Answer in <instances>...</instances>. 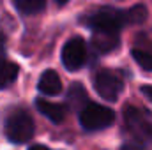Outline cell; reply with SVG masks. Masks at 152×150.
I'll return each mask as SVG.
<instances>
[{
    "instance_id": "1",
    "label": "cell",
    "mask_w": 152,
    "mask_h": 150,
    "mask_svg": "<svg viewBox=\"0 0 152 150\" xmlns=\"http://www.w3.org/2000/svg\"><path fill=\"white\" fill-rule=\"evenodd\" d=\"M85 25L94 32L118 34V30L122 27L129 25L127 11H120V9H113V7H101L85 18Z\"/></svg>"
},
{
    "instance_id": "7",
    "label": "cell",
    "mask_w": 152,
    "mask_h": 150,
    "mask_svg": "<svg viewBox=\"0 0 152 150\" xmlns=\"http://www.w3.org/2000/svg\"><path fill=\"white\" fill-rule=\"evenodd\" d=\"M37 88L39 92L44 94V95H58L62 92V81H60V78H58V74L55 71L48 69L39 78Z\"/></svg>"
},
{
    "instance_id": "2",
    "label": "cell",
    "mask_w": 152,
    "mask_h": 150,
    "mask_svg": "<svg viewBox=\"0 0 152 150\" xmlns=\"http://www.w3.org/2000/svg\"><path fill=\"white\" fill-rule=\"evenodd\" d=\"M36 125L32 117L23 110H16L5 120V136L11 143H27L34 136Z\"/></svg>"
},
{
    "instance_id": "16",
    "label": "cell",
    "mask_w": 152,
    "mask_h": 150,
    "mask_svg": "<svg viewBox=\"0 0 152 150\" xmlns=\"http://www.w3.org/2000/svg\"><path fill=\"white\" fill-rule=\"evenodd\" d=\"M122 150H143V147H142V143L134 141V143H126L122 147Z\"/></svg>"
},
{
    "instance_id": "4",
    "label": "cell",
    "mask_w": 152,
    "mask_h": 150,
    "mask_svg": "<svg viewBox=\"0 0 152 150\" xmlns=\"http://www.w3.org/2000/svg\"><path fill=\"white\" fill-rule=\"evenodd\" d=\"M122 87V78L112 71H99L94 78V88L104 101H117Z\"/></svg>"
},
{
    "instance_id": "8",
    "label": "cell",
    "mask_w": 152,
    "mask_h": 150,
    "mask_svg": "<svg viewBox=\"0 0 152 150\" xmlns=\"http://www.w3.org/2000/svg\"><path fill=\"white\" fill-rule=\"evenodd\" d=\"M36 106L53 124H62L66 118V108L62 104H55V103H50L46 99H36Z\"/></svg>"
},
{
    "instance_id": "6",
    "label": "cell",
    "mask_w": 152,
    "mask_h": 150,
    "mask_svg": "<svg viewBox=\"0 0 152 150\" xmlns=\"http://www.w3.org/2000/svg\"><path fill=\"white\" fill-rule=\"evenodd\" d=\"M124 120H126L127 127L131 129V133H134L136 136L152 138V122L142 110H138L134 106H126Z\"/></svg>"
},
{
    "instance_id": "10",
    "label": "cell",
    "mask_w": 152,
    "mask_h": 150,
    "mask_svg": "<svg viewBox=\"0 0 152 150\" xmlns=\"http://www.w3.org/2000/svg\"><path fill=\"white\" fill-rule=\"evenodd\" d=\"M18 66L14 62H0V88L9 87L18 78Z\"/></svg>"
},
{
    "instance_id": "17",
    "label": "cell",
    "mask_w": 152,
    "mask_h": 150,
    "mask_svg": "<svg viewBox=\"0 0 152 150\" xmlns=\"http://www.w3.org/2000/svg\"><path fill=\"white\" fill-rule=\"evenodd\" d=\"M28 150H51V149H48V147H44V145H32Z\"/></svg>"
},
{
    "instance_id": "9",
    "label": "cell",
    "mask_w": 152,
    "mask_h": 150,
    "mask_svg": "<svg viewBox=\"0 0 152 150\" xmlns=\"http://www.w3.org/2000/svg\"><path fill=\"white\" fill-rule=\"evenodd\" d=\"M94 48L99 53H110L120 44V37L118 34H106V32H94V39H92Z\"/></svg>"
},
{
    "instance_id": "3",
    "label": "cell",
    "mask_w": 152,
    "mask_h": 150,
    "mask_svg": "<svg viewBox=\"0 0 152 150\" xmlns=\"http://www.w3.org/2000/svg\"><path fill=\"white\" fill-rule=\"evenodd\" d=\"M115 120L113 110L97 104V103H88L85 108L80 110V124L85 131H101L112 125Z\"/></svg>"
},
{
    "instance_id": "14",
    "label": "cell",
    "mask_w": 152,
    "mask_h": 150,
    "mask_svg": "<svg viewBox=\"0 0 152 150\" xmlns=\"http://www.w3.org/2000/svg\"><path fill=\"white\" fill-rule=\"evenodd\" d=\"M133 58L136 60V64L145 69V71H152V51L151 50H143V48H133L131 50Z\"/></svg>"
},
{
    "instance_id": "18",
    "label": "cell",
    "mask_w": 152,
    "mask_h": 150,
    "mask_svg": "<svg viewBox=\"0 0 152 150\" xmlns=\"http://www.w3.org/2000/svg\"><path fill=\"white\" fill-rule=\"evenodd\" d=\"M55 2H57V4H60V5H64V4H67L69 0H55Z\"/></svg>"
},
{
    "instance_id": "12",
    "label": "cell",
    "mask_w": 152,
    "mask_h": 150,
    "mask_svg": "<svg viewBox=\"0 0 152 150\" xmlns=\"http://www.w3.org/2000/svg\"><path fill=\"white\" fill-rule=\"evenodd\" d=\"M14 5L23 14H37L46 7V0H14Z\"/></svg>"
},
{
    "instance_id": "13",
    "label": "cell",
    "mask_w": 152,
    "mask_h": 150,
    "mask_svg": "<svg viewBox=\"0 0 152 150\" xmlns=\"http://www.w3.org/2000/svg\"><path fill=\"white\" fill-rule=\"evenodd\" d=\"M126 11H127L129 25H140L149 18V11H147V7L143 4H136V5H133V7L126 9Z\"/></svg>"
},
{
    "instance_id": "11",
    "label": "cell",
    "mask_w": 152,
    "mask_h": 150,
    "mask_svg": "<svg viewBox=\"0 0 152 150\" xmlns=\"http://www.w3.org/2000/svg\"><path fill=\"white\" fill-rule=\"evenodd\" d=\"M67 101L73 108H80V106H87V94H85V88L80 85V83H73L71 88H69V94H67Z\"/></svg>"
},
{
    "instance_id": "15",
    "label": "cell",
    "mask_w": 152,
    "mask_h": 150,
    "mask_svg": "<svg viewBox=\"0 0 152 150\" xmlns=\"http://www.w3.org/2000/svg\"><path fill=\"white\" fill-rule=\"evenodd\" d=\"M140 90H142V94H143V95H145V97L152 103V85H143Z\"/></svg>"
},
{
    "instance_id": "5",
    "label": "cell",
    "mask_w": 152,
    "mask_h": 150,
    "mask_svg": "<svg viewBox=\"0 0 152 150\" xmlns=\"http://www.w3.org/2000/svg\"><path fill=\"white\" fill-rule=\"evenodd\" d=\"M87 60V44L81 37H71L62 48V64L67 71H78Z\"/></svg>"
}]
</instances>
